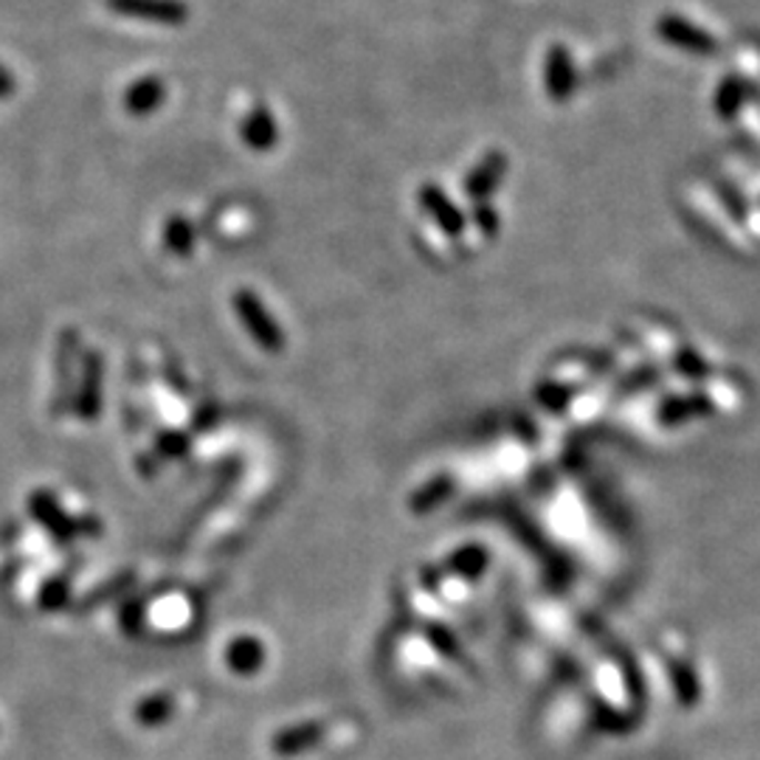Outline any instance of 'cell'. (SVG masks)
<instances>
[{
  "label": "cell",
  "instance_id": "1",
  "mask_svg": "<svg viewBox=\"0 0 760 760\" xmlns=\"http://www.w3.org/2000/svg\"><path fill=\"white\" fill-rule=\"evenodd\" d=\"M104 7L119 18L141 23L183 26L189 20V7L183 0H104Z\"/></svg>",
  "mask_w": 760,
  "mask_h": 760
},
{
  "label": "cell",
  "instance_id": "2",
  "mask_svg": "<svg viewBox=\"0 0 760 760\" xmlns=\"http://www.w3.org/2000/svg\"><path fill=\"white\" fill-rule=\"evenodd\" d=\"M234 307H237V316L243 318L245 330H249L268 353H280V349L285 347V335H282L280 324L268 316V311L262 307L260 296H254L251 291H240L237 296H234Z\"/></svg>",
  "mask_w": 760,
  "mask_h": 760
},
{
  "label": "cell",
  "instance_id": "3",
  "mask_svg": "<svg viewBox=\"0 0 760 760\" xmlns=\"http://www.w3.org/2000/svg\"><path fill=\"white\" fill-rule=\"evenodd\" d=\"M544 85L555 102H566L575 93L578 85V73H575V62L569 49L564 45H553L544 60Z\"/></svg>",
  "mask_w": 760,
  "mask_h": 760
},
{
  "label": "cell",
  "instance_id": "4",
  "mask_svg": "<svg viewBox=\"0 0 760 760\" xmlns=\"http://www.w3.org/2000/svg\"><path fill=\"white\" fill-rule=\"evenodd\" d=\"M507 175V155L499 150H490L479 164L470 170V175L465 178V195L476 203H485L487 197L496 192L501 181Z\"/></svg>",
  "mask_w": 760,
  "mask_h": 760
},
{
  "label": "cell",
  "instance_id": "5",
  "mask_svg": "<svg viewBox=\"0 0 760 760\" xmlns=\"http://www.w3.org/2000/svg\"><path fill=\"white\" fill-rule=\"evenodd\" d=\"M29 513L49 529L51 536L60 538V541H68V538L77 536V524L65 516V510L60 507L54 493L49 490H34L29 496Z\"/></svg>",
  "mask_w": 760,
  "mask_h": 760
},
{
  "label": "cell",
  "instance_id": "6",
  "mask_svg": "<svg viewBox=\"0 0 760 760\" xmlns=\"http://www.w3.org/2000/svg\"><path fill=\"white\" fill-rule=\"evenodd\" d=\"M240 135H243L245 144L256 152L274 150L276 141H280V124H276L274 113L268 108H251L245 113L243 124H240Z\"/></svg>",
  "mask_w": 760,
  "mask_h": 760
},
{
  "label": "cell",
  "instance_id": "7",
  "mask_svg": "<svg viewBox=\"0 0 760 760\" xmlns=\"http://www.w3.org/2000/svg\"><path fill=\"white\" fill-rule=\"evenodd\" d=\"M420 203H423V209L437 220L439 229H443L445 234H450V237L463 234L465 214L450 203V197L445 195L443 189L434 186V183H426V186L420 189Z\"/></svg>",
  "mask_w": 760,
  "mask_h": 760
},
{
  "label": "cell",
  "instance_id": "8",
  "mask_svg": "<svg viewBox=\"0 0 760 760\" xmlns=\"http://www.w3.org/2000/svg\"><path fill=\"white\" fill-rule=\"evenodd\" d=\"M166 85L159 77H141L124 91V110L130 116H150L164 104Z\"/></svg>",
  "mask_w": 760,
  "mask_h": 760
},
{
  "label": "cell",
  "instance_id": "9",
  "mask_svg": "<svg viewBox=\"0 0 760 760\" xmlns=\"http://www.w3.org/2000/svg\"><path fill=\"white\" fill-rule=\"evenodd\" d=\"M657 29H659V34H662V40L679 45V49L699 51V54H710V51H716V40H712L707 31L696 29L693 23H688V20L662 18Z\"/></svg>",
  "mask_w": 760,
  "mask_h": 760
},
{
  "label": "cell",
  "instance_id": "10",
  "mask_svg": "<svg viewBox=\"0 0 760 760\" xmlns=\"http://www.w3.org/2000/svg\"><path fill=\"white\" fill-rule=\"evenodd\" d=\"M99 408H102V358L91 353L85 361V372H82L77 412L82 420H97Z\"/></svg>",
  "mask_w": 760,
  "mask_h": 760
},
{
  "label": "cell",
  "instance_id": "11",
  "mask_svg": "<svg viewBox=\"0 0 760 760\" xmlns=\"http://www.w3.org/2000/svg\"><path fill=\"white\" fill-rule=\"evenodd\" d=\"M164 243L175 254H186V251H192V243H195V229H192V223L186 217H172L166 223Z\"/></svg>",
  "mask_w": 760,
  "mask_h": 760
},
{
  "label": "cell",
  "instance_id": "12",
  "mask_svg": "<svg viewBox=\"0 0 760 760\" xmlns=\"http://www.w3.org/2000/svg\"><path fill=\"white\" fill-rule=\"evenodd\" d=\"M485 564H487V555L482 547L463 549V553H456L454 560H450V566H454L456 572L468 575V578H476V575L485 569Z\"/></svg>",
  "mask_w": 760,
  "mask_h": 760
},
{
  "label": "cell",
  "instance_id": "13",
  "mask_svg": "<svg viewBox=\"0 0 760 760\" xmlns=\"http://www.w3.org/2000/svg\"><path fill=\"white\" fill-rule=\"evenodd\" d=\"M260 657L262 651L260 645H256V639H237V642L232 645V651H229V659H232L237 668H256Z\"/></svg>",
  "mask_w": 760,
  "mask_h": 760
},
{
  "label": "cell",
  "instance_id": "14",
  "mask_svg": "<svg viewBox=\"0 0 760 760\" xmlns=\"http://www.w3.org/2000/svg\"><path fill=\"white\" fill-rule=\"evenodd\" d=\"M68 602V584L65 580H49L40 595V606L43 608H60Z\"/></svg>",
  "mask_w": 760,
  "mask_h": 760
},
{
  "label": "cell",
  "instance_id": "15",
  "mask_svg": "<svg viewBox=\"0 0 760 760\" xmlns=\"http://www.w3.org/2000/svg\"><path fill=\"white\" fill-rule=\"evenodd\" d=\"M476 223H479V229H485L487 234H493L499 229V217L493 214V209L487 206V203H479V206H476Z\"/></svg>",
  "mask_w": 760,
  "mask_h": 760
},
{
  "label": "cell",
  "instance_id": "16",
  "mask_svg": "<svg viewBox=\"0 0 760 760\" xmlns=\"http://www.w3.org/2000/svg\"><path fill=\"white\" fill-rule=\"evenodd\" d=\"M14 91V77L12 71H7V68H0V97H7V93Z\"/></svg>",
  "mask_w": 760,
  "mask_h": 760
}]
</instances>
